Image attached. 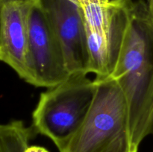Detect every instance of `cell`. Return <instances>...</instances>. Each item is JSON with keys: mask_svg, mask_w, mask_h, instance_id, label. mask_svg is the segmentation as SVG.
Returning a JSON list of instances; mask_svg holds the SVG:
<instances>
[{"mask_svg": "<svg viewBox=\"0 0 153 152\" xmlns=\"http://www.w3.org/2000/svg\"><path fill=\"white\" fill-rule=\"evenodd\" d=\"M110 40L106 78L123 92L131 147L138 152L153 125V12L147 0H114Z\"/></svg>", "mask_w": 153, "mask_h": 152, "instance_id": "obj_1", "label": "cell"}, {"mask_svg": "<svg viewBox=\"0 0 153 152\" xmlns=\"http://www.w3.org/2000/svg\"><path fill=\"white\" fill-rule=\"evenodd\" d=\"M95 96L88 115L59 152H134L128 110L120 86L113 79L95 80Z\"/></svg>", "mask_w": 153, "mask_h": 152, "instance_id": "obj_2", "label": "cell"}, {"mask_svg": "<svg viewBox=\"0 0 153 152\" xmlns=\"http://www.w3.org/2000/svg\"><path fill=\"white\" fill-rule=\"evenodd\" d=\"M85 72L71 73L65 80L41 92L32 113L37 134L59 148L76 133L88 115L97 84Z\"/></svg>", "mask_w": 153, "mask_h": 152, "instance_id": "obj_3", "label": "cell"}, {"mask_svg": "<svg viewBox=\"0 0 153 152\" xmlns=\"http://www.w3.org/2000/svg\"><path fill=\"white\" fill-rule=\"evenodd\" d=\"M28 57L33 86L49 88L70 75L64 52L40 0H34L28 13Z\"/></svg>", "mask_w": 153, "mask_h": 152, "instance_id": "obj_4", "label": "cell"}, {"mask_svg": "<svg viewBox=\"0 0 153 152\" xmlns=\"http://www.w3.org/2000/svg\"><path fill=\"white\" fill-rule=\"evenodd\" d=\"M58 37L70 73L88 72L86 25L82 9L70 0H40Z\"/></svg>", "mask_w": 153, "mask_h": 152, "instance_id": "obj_5", "label": "cell"}, {"mask_svg": "<svg viewBox=\"0 0 153 152\" xmlns=\"http://www.w3.org/2000/svg\"><path fill=\"white\" fill-rule=\"evenodd\" d=\"M34 0L0 4V59L33 85L28 57V13Z\"/></svg>", "mask_w": 153, "mask_h": 152, "instance_id": "obj_6", "label": "cell"}, {"mask_svg": "<svg viewBox=\"0 0 153 152\" xmlns=\"http://www.w3.org/2000/svg\"><path fill=\"white\" fill-rule=\"evenodd\" d=\"M86 31L89 57L88 72L96 75L95 80H102L109 75L110 71V32H99L87 25Z\"/></svg>", "mask_w": 153, "mask_h": 152, "instance_id": "obj_7", "label": "cell"}, {"mask_svg": "<svg viewBox=\"0 0 153 152\" xmlns=\"http://www.w3.org/2000/svg\"><path fill=\"white\" fill-rule=\"evenodd\" d=\"M82 9L85 25L102 33H109L114 0H75Z\"/></svg>", "mask_w": 153, "mask_h": 152, "instance_id": "obj_8", "label": "cell"}, {"mask_svg": "<svg viewBox=\"0 0 153 152\" xmlns=\"http://www.w3.org/2000/svg\"><path fill=\"white\" fill-rule=\"evenodd\" d=\"M37 134L32 126L13 120L0 126V152H24Z\"/></svg>", "mask_w": 153, "mask_h": 152, "instance_id": "obj_9", "label": "cell"}, {"mask_svg": "<svg viewBox=\"0 0 153 152\" xmlns=\"http://www.w3.org/2000/svg\"><path fill=\"white\" fill-rule=\"evenodd\" d=\"M24 152H49L45 148L38 145H29Z\"/></svg>", "mask_w": 153, "mask_h": 152, "instance_id": "obj_10", "label": "cell"}, {"mask_svg": "<svg viewBox=\"0 0 153 152\" xmlns=\"http://www.w3.org/2000/svg\"><path fill=\"white\" fill-rule=\"evenodd\" d=\"M21 1V0H0V4H4V3L9 2V1Z\"/></svg>", "mask_w": 153, "mask_h": 152, "instance_id": "obj_11", "label": "cell"}, {"mask_svg": "<svg viewBox=\"0 0 153 152\" xmlns=\"http://www.w3.org/2000/svg\"><path fill=\"white\" fill-rule=\"evenodd\" d=\"M147 1L149 2V5H150L151 8H152V10L153 12V0H147Z\"/></svg>", "mask_w": 153, "mask_h": 152, "instance_id": "obj_12", "label": "cell"}, {"mask_svg": "<svg viewBox=\"0 0 153 152\" xmlns=\"http://www.w3.org/2000/svg\"><path fill=\"white\" fill-rule=\"evenodd\" d=\"M151 135L153 136V125H152V131H151Z\"/></svg>", "mask_w": 153, "mask_h": 152, "instance_id": "obj_13", "label": "cell"}, {"mask_svg": "<svg viewBox=\"0 0 153 152\" xmlns=\"http://www.w3.org/2000/svg\"><path fill=\"white\" fill-rule=\"evenodd\" d=\"M70 1H73V2H75V3H76V1H75V0H70ZM76 4H77V3H76Z\"/></svg>", "mask_w": 153, "mask_h": 152, "instance_id": "obj_14", "label": "cell"}]
</instances>
